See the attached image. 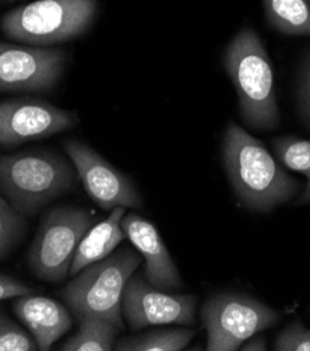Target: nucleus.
Listing matches in <instances>:
<instances>
[{
    "label": "nucleus",
    "instance_id": "1",
    "mask_svg": "<svg viewBox=\"0 0 310 351\" xmlns=\"http://www.w3.org/2000/svg\"><path fill=\"white\" fill-rule=\"evenodd\" d=\"M222 162L235 195L252 212L270 213L303 191L260 140L233 122L224 133Z\"/></svg>",
    "mask_w": 310,
    "mask_h": 351
},
{
    "label": "nucleus",
    "instance_id": "2",
    "mask_svg": "<svg viewBox=\"0 0 310 351\" xmlns=\"http://www.w3.org/2000/svg\"><path fill=\"white\" fill-rule=\"evenodd\" d=\"M225 72L239 99L245 125L256 130H274L280 126V108L274 88L268 53L252 27L240 29L224 52Z\"/></svg>",
    "mask_w": 310,
    "mask_h": 351
},
{
    "label": "nucleus",
    "instance_id": "3",
    "mask_svg": "<svg viewBox=\"0 0 310 351\" xmlns=\"http://www.w3.org/2000/svg\"><path fill=\"white\" fill-rule=\"evenodd\" d=\"M76 180L77 171L70 158L49 149L0 156V195L28 217L66 195Z\"/></svg>",
    "mask_w": 310,
    "mask_h": 351
},
{
    "label": "nucleus",
    "instance_id": "4",
    "mask_svg": "<svg viewBox=\"0 0 310 351\" xmlns=\"http://www.w3.org/2000/svg\"><path fill=\"white\" fill-rule=\"evenodd\" d=\"M142 261L139 251L123 245L109 256L77 273L62 290V298L76 321L95 315L108 319L123 332L122 295Z\"/></svg>",
    "mask_w": 310,
    "mask_h": 351
},
{
    "label": "nucleus",
    "instance_id": "5",
    "mask_svg": "<svg viewBox=\"0 0 310 351\" xmlns=\"http://www.w3.org/2000/svg\"><path fill=\"white\" fill-rule=\"evenodd\" d=\"M98 0H37L6 13L0 29L8 38L29 45L76 40L92 25Z\"/></svg>",
    "mask_w": 310,
    "mask_h": 351
},
{
    "label": "nucleus",
    "instance_id": "6",
    "mask_svg": "<svg viewBox=\"0 0 310 351\" xmlns=\"http://www.w3.org/2000/svg\"><path fill=\"white\" fill-rule=\"evenodd\" d=\"M92 221V215L84 208L59 206L49 210L28 252V266L36 277L48 283L64 282Z\"/></svg>",
    "mask_w": 310,
    "mask_h": 351
},
{
    "label": "nucleus",
    "instance_id": "7",
    "mask_svg": "<svg viewBox=\"0 0 310 351\" xmlns=\"http://www.w3.org/2000/svg\"><path fill=\"white\" fill-rule=\"evenodd\" d=\"M200 317L209 335L207 350L235 351L249 337L279 324L281 312L250 295L222 291L205 300Z\"/></svg>",
    "mask_w": 310,
    "mask_h": 351
},
{
    "label": "nucleus",
    "instance_id": "8",
    "mask_svg": "<svg viewBox=\"0 0 310 351\" xmlns=\"http://www.w3.org/2000/svg\"><path fill=\"white\" fill-rule=\"evenodd\" d=\"M197 298L150 285L143 273H133L122 295L123 319L133 332L150 326L185 325L196 322Z\"/></svg>",
    "mask_w": 310,
    "mask_h": 351
},
{
    "label": "nucleus",
    "instance_id": "9",
    "mask_svg": "<svg viewBox=\"0 0 310 351\" xmlns=\"http://www.w3.org/2000/svg\"><path fill=\"white\" fill-rule=\"evenodd\" d=\"M64 66L63 49L0 43V93H49Z\"/></svg>",
    "mask_w": 310,
    "mask_h": 351
},
{
    "label": "nucleus",
    "instance_id": "10",
    "mask_svg": "<svg viewBox=\"0 0 310 351\" xmlns=\"http://www.w3.org/2000/svg\"><path fill=\"white\" fill-rule=\"evenodd\" d=\"M63 146L86 193L102 210H112L119 206L140 208L143 206V197L133 181L91 146L75 138L67 140Z\"/></svg>",
    "mask_w": 310,
    "mask_h": 351
},
{
    "label": "nucleus",
    "instance_id": "11",
    "mask_svg": "<svg viewBox=\"0 0 310 351\" xmlns=\"http://www.w3.org/2000/svg\"><path fill=\"white\" fill-rule=\"evenodd\" d=\"M77 112L34 98H16L0 102V146H18L31 140L51 137L75 128Z\"/></svg>",
    "mask_w": 310,
    "mask_h": 351
},
{
    "label": "nucleus",
    "instance_id": "12",
    "mask_svg": "<svg viewBox=\"0 0 310 351\" xmlns=\"http://www.w3.org/2000/svg\"><path fill=\"white\" fill-rule=\"evenodd\" d=\"M120 226L126 238L144 259L143 274L147 282L166 291L183 289L179 270L155 226L137 213L125 215Z\"/></svg>",
    "mask_w": 310,
    "mask_h": 351
},
{
    "label": "nucleus",
    "instance_id": "13",
    "mask_svg": "<svg viewBox=\"0 0 310 351\" xmlns=\"http://www.w3.org/2000/svg\"><path fill=\"white\" fill-rule=\"evenodd\" d=\"M12 309L17 319L36 339L38 350L48 351L72 329V312L56 300L27 294L14 298Z\"/></svg>",
    "mask_w": 310,
    "mask_h": 351
},
{
    "label": "nucleus",
    "instance_id": "14",
    "mask_svg": "<svg viewBox=\"0 0 310 351\" xmlns=\"http://www.w3.org/2000/svg\"><path fill=\"white\" fill-rule=\"evenodd\" d=\"M126 207L119 206L111 210L108 219L92 226L81 239L75 254L68 276L75 277L87 266L109 256L126 238L122 230V219Z\"/></svg>",
    "mask_w": 310,
    "mask_h": 351
},
{
    "label": "nucleus",
    "instance_id": "15",
    "mask_svg": "<svg viewBox=\"0 0 310 351\" xmlns=\"http://www.w3.org/2000/svg\"><path fill=\"white\" fill-rule=\"evenodd\" d=\"M268 24L292 37H310L309 0H263Z\"/></svg>",
    "mask_w": 310,
    "mask_h": 351
},
{
    "label": "nucleus",
    "instance_id": "16",
    "mask_svg": "<svg viewBox=\"0 0 310 351\" xmlns=\"http://www.w3.org/2000/svg\"><path fill=\"white\" fill-rule=\"evenodd\" d=\"M80 329L76 335L66 340L60 350L63 351H111L115 350L120 330L108 319L95 317L79 321Z\"/></svg>",
    "mask_w": 310,
    "mask_h": 351
},
{
    "label": "nucleus",
    "instance_id": "17",
    "mask_svg": "<svg viewBox=\"0 0 310 351\" xmlns=\"http://www.w3.org/2000/svg\"><path fill=\"white\" fill-rule=\"evenodd\" d=\"M193 329H162L143 335L126 336L116 341L119 351H181L194 337Z\"/></svg>",
    "mask_w": 310,
    "mask_h": 351
},
{
    "label": "nucleus",
    "instance_id": "18",
    "mask_svg": "<svg viewBox=\"0 0 310 351\" xmlns=\"http://www.w3.org/2000/svg\"><path fill=\"white\" fill-rule=\"evenodd\" d=\"M271 146L281 165L302 172L307 178V184L296 200V204H310V140L300 138L295 134H285L275 137Z\"/></svg>",
    "mask_w": 310,
    "mask_h": 351
},
{
    "label": "nucleus",
    "instance_id": "19",
    "mask_svg": "<svg viewBox=\"0 0 310 351\" xmlns=\"http://www.w3.org/2000/svg\"><path fill=\"white\" fill-rule=\"evenodd\" d=\"M25 231V216L0 195V261L13 254Z\"/></svg>",
    "mask_w": 310,
    "mask_h": 351
},
{
    "label": "nucleus",
    "instance_id": "20",
    "mask_svg": "<svg viewBox=\"0 0 310 351\" xmlns=\"http://www.w3.org/2000/svg\"><path fill=\"white\" fill-rule=\"evenodd\" d=\"M36 339L0 306V351H37Z\"/></svg>",
    "mask_w": 310,
    "mask_h": 351
},
{
    "label": "nucleus",
    "instance_id": "21",
    "mask_svg": "<svg viewBox=\"0 0 310 351\" xmlns=\"http://www.w3.org/2000/svg\"><path fill=\"white\" fill-rule=\"evenodd\" d=\"M274 350L277 351H310V329L298 318L275 337Z\"/></svg>",
    "mask_w": 310,
    "mask_h": 351
},
{
    "label": "nucleus",
    "instance_id": "22",
    "mask_svg": "<svg viewBox=\"0 0 310 351\" xmlns=\"http://www.w3.org/2000/svg\"><path fill=\"white\" fill-rule=\"evenodd\" d=\"M296 105L300 121L310 129V49L303 56L298 72Z\"/></svg>",
    "mask_w": 310,
    "mask_h": 351
},
{
    "label": "nucleus",
    "instance_id": "23",
    "mask_svg": "<svg viewBox=\"0 0 310 351\" xmlns=\"http://www.w3.org/2000/svg\"><path fill=\"white\" fill-rule=\"evenodd\" d=\"M36 291H38L37 287L29 286L16 277L0 273V301L14 300L21 295L34 294Z\"/></svg>",
    "mask_w": 310,
    "mask_h": 351
},
{
    "label": "nucleus",
    "instance_id": "24",
    "mask_svg": "<svg viewBox=\"0 0 310 351\" xmlns=\"http://www.w3.org/2000/svg\"><path fill=\"white\" fill-rule=\"evenodd\" d=\"M239 348L244 350V351H266L267 350V341H266L264 336L255 335V336L249 337Z\"/></svg>",
    "mask_w": 310,
    "mask_h": 351
},
{
    "label": "nucleus",
    "instance_id": "25",
    "mask_svg": "<svg viewBox=\"0 0 310 351\" xmlns=\"http://www.w3.org/2000/svg\"><path fill=\"white\" fill-rule=\"evenodd\" d=\"M309 3H310V0H309Z\"/></svg>",
    "mask_w": 310,
    "mask_h": 351
}]
</instances>
